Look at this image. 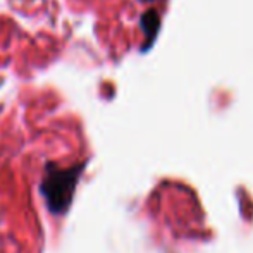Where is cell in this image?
Returning a JSON list of instances; mask_svg holds the SVG:
<instances>
[{"instance_id":"cell-1","label":"cell","mask_w":253,"mask_h":253,"mask_svg":"<svg viewBox=\"0 0 253 253\" xmlns=\"http://www.w3.org/2000/svg\"><path fill=\"white\" fill-rule=\"evenodd\" d=\"M83 167V164L60 167L52 162L45 166V174L40 183V193L43 197L47 209L53 215H64L69 210Z\"/></svg>"},{"instance_id":"cell-2","label":"cell","mask_w":253,"mask_h":253,"mask_svg":"<svg viewBox=\"0 0 253 253\" xmlns=\"http://www.w3.org/2000/svg\"><path fill=\"white\" fill-rule=\"evenodd\" d=\"M140 24H141V30H143L145 37H147V47H150V45L153 43V40H155L157 33H159V28H160V19H159L157 10H153V9L147 10V12L141 16Z\"/></svg>"},{"instance_id":"cell-3","label":"cell","mask_w":253,"mask_h":253,"mask_svg":"<svg viewBox=\"0 0 253 253\" xmlns=\"http://www.w3.org/2000/svg\"><path fill=\"white\" fill-rule=\"evenodd\" d=\"M141 2H155V0H141Z\"/></svg>"}]
</instances>
